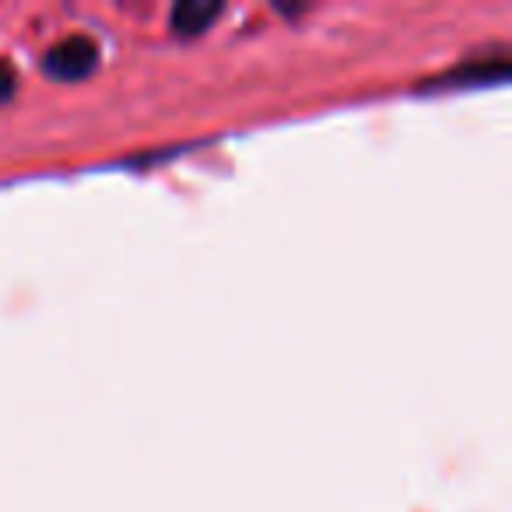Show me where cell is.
Instances as JSON below:
<instances>
[{"label": "cell", "mask_w": 512, "mask_h": 512, "mask_svg": "<svg viewBox=\"0 0 512 512\" xmlns=\"http://www.w3.org/2000/svg\"><path fill=\"white\" fill-rule=\"evenodd\" d=\"M218 15H221V4H183V8L172 11L169 25L179 36H200Z\"/></svg>", "instance_id": "obj_3"}, {"label": "cell", "mask_w": 512, "mask_h": 512, "mask_svg": "<svg viewBox=\"0 0 512 512\" xmlns=\"http://www.w3.org/2000/svg\"><path fill=\"white\" fill-rule=\"evenodd\" d=\"M11 92H15V71H11V67L0 60V102L8 99Z\"/></svg>", "instance_id": "obj_4"}, {"label": "cell", "mask_w": 512, "mask_h": 512, "mask_svg": "<svg viewBox=\"0 0 512 512\" xmlns=\"http://www.w3.org/2000/svg\"><path fill=\"white\" fill-rule=\"evenodd\" d=\"M95 60H99V46L88 36H71L46 53V71H50L53 78L74 81V78H85L95 67Z\"/></svg>", "instance_id": "obj_1"}, {"label": "cell", "mask_w": 512, "mask_h": 512, "mask_svg": "<svg viewBox=\"0 0 512 512\" xmlns=\"http://www.w3.org/2000/svg\"><path fill=\"white\" fill-rule=\"evenodd\" d=\"M509 74V60L498 53V57H484V60H470L463 67H453L449 74H442L439 81H432V88H456V85H488Z\"/></svg>", "instance_id": "obj_2"}]
</instances>
